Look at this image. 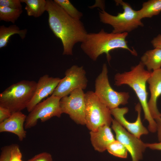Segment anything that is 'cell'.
Here are the masks:
<instances>
[{
  "instance_id": "obj_8",
  "label": "cell",
  "mask_w": 161,
  "mask_h": 161,
  "mask_svg": "<svg viewBox=\"0 0 161 161\" xmlns=\"http://www.w3.org/2000/svg\"><path fill=\"white\" fill-rule=\"evenodd\" d=\"M61 98L51 95L37 104L27 116L24 128L28 129L35 126L39 119L44 122L53 117H60L63 113L60 106Z\"/></svg>"
},
{
  "instance_id": "obj_16",
  "label": "cell",
  "mask_w": 161,
  "mask_h": 161,
  "mask_svg": "<svg viewBox=\"0 0 161 161\" xmlns=\"http://www.w3.org/2000/svg\"><path fill=\"white\" fill-rule=\"evenodd\" d=\"M90 140L94 149L100 152L107 150L108 145L115 140L109 126L99 127L95 131H90Z\"/></svg>"
},
{
  "instance_id": "obj_28",
  "label": "cell",
  "mask_w": 161,
  "mask_h": 161,
  "mask_svg": "<svg viewBox=\"0 0 161 161\" xmlns=\"http://www.w3.org/2000/svg\"><path fill=\"white\" fill-rule=\"evenodd\" d=\"M12 112L7 109L0 106V123L9 118Z\"/></svg>"
},
{
  "instance_id": "obj_1",
  "label": "cell",
  "mask_w": 161,
  "mask_h": 161,
  "mask_svg": "<svg viewBox=\"0 0 161 161\" xmlns=\"http://www.w3.org/2000/svg\"><path fill=\"white\" fill-rule=\"evenodd\" d=\"M49 27L61 41L63 55H72L74 45L85 40L88 33L82 22L68 15L54 1L47 0Z\"/></svg>"
},
{
  "instance_id": "obj_4",
  "label": "cell",
  "mask_w": 161,
  "mask_h": 161,
  "mask_svg": "<svg viewBox=\"0 0 161 161\" xmlns=\"http://www.w3.org/2000/svg\"><path fill=\"white\" fill-rule=\"evenodd\" d=\"M34 80H22L12 84L0 94V106L12 112H21L27 108L36 88Z\"/></svg>"
},
{
  "instance_id": "obj_23",
  "label": "cell",
  "mask_w": 161,
  "mask_h": 161,
  "mask_svg": "<svg viewBox=\"0 0 161 161\" xmlns=\"http://www.w3.org/2000/svg\"><path fill=\"white\" fill-rule=\"evenodd\" d=\"M107 150L109 153L115 156L123 158L127 157V149L123 144L116 140L108 145Z\"/></svg>"
},
{
  "instance_id": "obj_2",
  "label": "cell",
  "mask_w": 161,
  "mask_h": 161,
  "mask_svg": "<svg viewBox=\"0 0 161 161\" xmlns=\"http://www.w3.org/2000/svg\"><path fill=\"white\" fill-rule=\"evenodd\" d=\"M128 33H108L102 29L97 33H88L84 41L81 43V48L84 52L93 61L103 53L106 54L109 62L111 59L110 52L117 49L129 51L132 55L137 54L134 49H131L127 44L126 38Z\"/></svg>"
},
{
  "instance_id": "obj_31",
  "label": "cell",
  "mask_w": 161,
  "mask_h": 161,
  "mask_svg": "<svg viewBox=\"0 0 161 161\" xmlns=\"http://www.w3.org/2000/svg\"><path fill=\"white\" fill-rule=\"evenodd\" d=\"M145 144L147 148L152 150L161 151V141L158 143H145Z\"/></svg>"
},
{
  "instance_id": "obj_21",
  "label": "cell",
  "mask_w": 161,
  "mask_h": 161,
  "mask_svg": "<svg viewBox=\"0 0 161 161\" xmlns=\"http://www.w3.org/2000/svg\"><path fill=\"white\" fill-rule=\"evenodd\" d=\"M23 12L22 9L0 6V20L14 24Z\"/></svg>"
},
{
  "instance_id": "obj_20",
  "label": "cell",
  "mask_w": 161,
  "mask_h": 161,
  "mask_svg": "<svg viewBox=\"0 0 161 161\" xmlns=\"http://www.w3.org/2000/svg\"><path fill=\"white\" fill-rule=\"evenodd\" d=\"M26 4L25 9L28 16L38 17L46 10L47 2L45 0H21Z\"/></svg>"
},
{
  "instance_id": "obj_7",
  "label": "cell",
  "mask_w": 161,
  "mask_h": 161,
  "mask_svg": "<svg viewBox=\"0 0 161 161\" xmlns=\"http://www.w3.org/2000/svg\"><path fill=\"white\" fill-rule=\"evenodd\" d=\"M108 73L107 65L104 64L101 72L95 80L94 92L100 100L111 109L127 103L130 96L128 92H118L112 89Z\"/></svg>"
},
{
  "instance_id": "obj_12",
  "label": "cell",
  "mask_w": 161,
  "mask_h": 161,
  "mask_svg": "<svg viewBox=\"0 0 161 161\" xmlns=\"http://www.w3.org/2000/svg\"><path fill=\"white\" fill-rule=\"evenodd\" d=\"M141 106L138 103L135 107V110L137 113V116L135 122L131 123L127 120L124 115L129 111L127 107H117L111 109V114L114 119L122 126L126 129L129 133L140 138L143 134H147L148 131L143 125L141 118Z\"/></svg>"
},
{
  "instance_id": "obj_24",
  "label": "cell",
  "mask_w": 161,
  "mask_h": 161,
  "mask_svg": "<svg viewBox=\"0 0 161 161\" xmlns=\"http://www.w3.org/2000/svg\"><path fill=\"white\" fill-rule=\"evenodd\" d=\"M22 154L18 145H11L9 161H22Z\"/></svg>"
},
{
  "instance_id": "obj_3",
  "label": "cell",
  "mask_w": 161,
  "mask_h": 161,
  "mask_svg": "<svg viewBox=\"0 0 161 161\" xmlns=\"http://www.w3.org/2000/svg\"><path fill=\"white\" fill-rule=\"evenodd\" d=\"M144 67L140 61L137 65L132 67L129 71L116 74L114 77L115 85L117 86L127 85L132 89L143 109L145 119L148 122L149 131L155 132L157 131V124L151 116L148 107V93L146 87L147 80L152 71L145 70Z\"/></svg>"
},
{
  "instance_id": "obj_5",
  "label": "cell",
  "mask_w": 161,
  "mask_h": 161,
  "mask_svg": "<svg viewBox=\"0 0 161 161\" xmlns=\"http://www.w3.org/2000/svg\"><path fill=\"white\" fill-rule=\"evenodd\" d=\"M116 5L122 6L123 11L116 16L109 14L105 10H99L100 21L112 26V32L122 33L130 32L144 24L139 16L137 10H134L128 3L122 0L114 1Z\"/></svg>"
},
{
  "instance_id": "obj_22",
  "label": "cell",
  "mask_w": 161,
  "mask_h": 161,
  "mask_svg": "<svg viewBox=\"0 0 161 161\" xmlns=\"http://www.w3.org/2000/svg\"><path fill=\"white\" fill-rule=\"evenodd\" d=\"M54 1L69 16L75 19L80 20L83 16L82 13L78 11L68 0H54Z\"/></svg>"
},
{
  "instance_id": "obj_25",
  "label": "cell",
  "mask_w": 161,
  "mask_h": 161,
  "mask_svg": "<svg viewBox=\"0 0 161 161\" xmlns=\"http://www.w3.org/2000/svg\"><path fill=\"white\" fill-rule=\"evenodd\" d=\"M21 0H0V6L12 9H22Z\"/></svg>"
},
{
  "instance_id": "obj_27",
  "label": "cell",
  "mask_w": 161,
  "mask_h": 161,
  "mask_svg": "<svg viewBox=\"0 0 161 161\" xmlns=\"http://www.w3.org/2000/svg\"><path fill=\"white\" fill-rule=\"evenodd\" d=\"M11 145L4 146L1 149L0 161H9Z\"/></svg>"
},
{
  "instance_id": "obj_18",
  "label": "cell",
  "mask_w": 161,
  "mask_h": 161,
  "mask_svg": "<svg viewBox=\"0 0 161 161\" xmlns=\"http://www.w3.org/2000/svg\"><path fill=\"white\" fill-rule=\"evenodd\" d=\"M27 32L26 29L20 30L16 25H10L8 27L4 25L0 27V48L6 47L10 37L15 34H18L21 38L24 39L26 37Z\"/></svg>"
},
{
  "instance_id": "obj_19",
  "label": "cell",
  "mask_w": 161,
  "mask_h": 161,
  "mask_svg": "<svg viewBox=\"0 0 161 161\" xmlns=\"http://www.w3.org/2000/svg\"><path fill=\"white\" fill-rule=\"evenodd\" d=\"M161 12V0H149L144 2L141 8L137 10L140 19L151 18Z\"/></svg>"
},
{
  "instance_id": "obj_17",
  "label": "cell",
  "mask_w": 161,
  "mask_h": 161,
  "mask_svg": "<svg viewBox=\"0 0 161 161\" xmlns=\"http://www.w3.org/2000/svg\"><path fill=\"white\" fill-rule=\"evenodd\" d=\"M140 62L149 71L161 68V49L154 48L146 51L141 58Z\"/></svg>"
},
{
  "instance_id": "obj_26",
  "label": "cell",
  "mask_w": 161,
  "mask_h": 161,
  "mask_svg": "<svg viewBox=\"0 0 161 161\" xmlns=\"http://www.w3.org/2000/svg\"><path fill=\"white\" fill-rule=\"evenodd\" d=\"M27 161H53L51 155L47 152L37 154Z\"/></svg>"
},
{
  "instance_id": "obj_29",
  "label": "cell",
  "mask_w": 161,
  "mask_h": 161,
  "mask_svg": "<svg viewBox=\"0 0 161 161\" xmlns=\"http://www.w3.org/2000/svg\"><path fill=\"white\" fill-rule=\"evenodd\" d=\"M151 43L154 48L161 49V34H159L154 38L151 41Z\"/></svg>"
},
{
  "instance_id": "obj_14",
  "label": "cell",
  "mask_w": 161,
  "mask_h": 161,
  "mask_svg": "<svg viewBox=\"0 0 161 161\" xmlns=\"http://www.w3.org/2000/svg\"><path fill=\"white\" fill-rule=\"evenodd\" d=\"M147 83L151 94L148 107L151 116L155 120L161 116L157 106V100L161 95V68L152 72Z\"/></svg>"
},
{
  "instance_id": "obj_30",
  "label": "cell",
  "mask_w": 161,
  "mask_h": 161,
  "mask_svg": "<svg viewBox=\"0 0 161 161\" xmlns=\"http://www.w3.org/2000/svg\"><path fill=\"white\" fill-rule=\"evenodd\" d=\"M157 124V131L158 139L159 142L161 141V116L155 120Z\"/></svg>"
},
{
  "instance_id": "obj_11",
  "label": "cell",
  "mask_w": 161,
  "mask_h": 161,
  "mask_svg": "<svg viewBox=\"0 0 161 161\" xmlns=\"http://www.w3.org/2000/svg\"><path fill=\"white\" fill-rule=\"evenodd\" d=\"M112 123L116 140L126 147L131 155L132 161H139L142 159L143 153L147 148L145 143L126 131L115 119H113Z\"/></svg>"
},
{
  "instance_id": "obj_9",
  "label": "cell",
  "mask_w": 161,
  "mask_h": 161,
  "mask_svg": "<svg viewBox=\"0 0 161 161\" xmlns=\"http://www.w3.org/2000/svg\"><path fill=\"white\" fill-rule=\"evenodd\" d=\"M65 74L51 95L61 98L76 89L86 88L88 80L83 66L73 65L66 70Z\"/></svg>"
},
{
  "instance_id": "obj_15",
  "label": "cell",
  "mask_w": 161,
  "mask_h": 161,
  "mask_svg": "<svg viewBox=\"0 0 161 161\" xmlns=\"http://www.w3.org/2000/svg\"><path fill=\"white\" fill-rule=\"evenodd\" d=\"M27 116L21 112L12 113L9 118L0 123V132L12 133L16 135L20 141H23L26 136L24 125Z\"/></svg>"
},
{
  "instance_id": "obj_13",
  "label": "cell",
  "mask_w": 161,
  "mask_h": 161,
  "mask_svg": "<svg viewBox=\"0 0 161 161\" xmlns=\"http://www.w3.org/2000/svg\"><path fill=\"white\" fill-rule=\"evenodd\" d=\"M61 79L50 77L45 75L41 77L37 83L35 92L27 109L30 112L41 100L50 95H52Z\"/></svg>"
},
{
  "instance_id": "obj_6",
  "label": "cell",
  "mask_w": 161,
  "mask_h": 161,
  "mask_svg": "<svg viewBox=\"0 0 161 161\" xmlns=\"http://www.w3.org/2000/svg\"><path fill=\"white\" fill-rule=\"evenodd\" d=\"M86 124L92 131L100 126H110L113 120L110 109L103 103L92 91L85 93Z\"/></svg>"
},
{
  "instance_id": "obj_10",
  "label": "cell",
  "mask_w": 161,
  "mask_h": 161,
  "mask_svg": "<svg viewBox=\"0 0 161 161\" xmlns=\"http://www.w3.org/2000/svg\"><path fill=\"white\" fill-rule=\"evenodd\" d=\"M83 90L79 88L61 98L60 106L63 113L68 114L78 124H86V103Z\"/></svg>"
}]
</instances>
